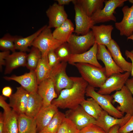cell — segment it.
<instances>
[{
	"mask_svg": "<svg viewBox=\"0 0 133 133\" xmlns=\"http://www.w3.org/2000/svg\"><path fill=\"white\" fill-rule=\"evenodd\" d=\"M112 101L119 104L116 108L123 113L133 114V97L127 87L124 85L120 90L112 95Z\"/></svg>",
	"mask_w": 133,
	"mask_h": 133,
	"instance_id": "obj_10",
	"label": "cell"
},
{
	"mask_svg": "<svg viewBox=\"0 0 133 133\" xmlns=\"http://www.w3.org/2000/svg\"><path fill=\"white\" fill-rule=\"evenodd\" d=\"M67 43L72 54H80L88 50L95 43L94 35L92 31L86 34L78 36L72 33Z\"/></svg>",
	"mask_w": 133,
	"mask_h": 133,
	"instance_id": "obj_7",
	"label": "cell"
},
{
	"mask_svg": "<svg viewBox=\"0 0 133 133\" xmlns=\"http://www.w3.org/2000/svg\"><path fill=\"white\" fill-rule=\"evenodd\" d=\"M79 133H106L101 127L94 124L88 125L80 131Z\"/></svg>",
	"mask_w": 133,
	"mask_h": 133,
	"instance_id": "obj_37",
	"label": "cell"
},
{
	"mask_svg": "<svg viewBox=\"0 0 133 133\" xmlns=\"http://www.w3.org/2000/svg\"><path fill=\"white\" fill-rule=\"evenodd\" d=\"M74 65L78 69L81 77L88 85L94 88H100L107 78L105 67L100 68L85 63H76Z\"/></svg>",
	"mask_w": 133,
	"mask_h": 133,
	"instance_id": "obj_2",
	"label": "cell"
},
{
	"mask_svg": "<svg viewBox=\"0 0 133 133\" xmlns=\"http://www.w3.org/2000/svg\"><path fill=\"white\" fill-rule=\"evenodd\" d=\"M4 125L3 114L1 112L0 114V133H3Z\"/></svg>",
	"mask_w": 133,
	"mask_h": 133,
	"instance_id": "obj_45",
	"label": "cell"
},
{
	"mask_svg": "<svg viewBox=\"0 0 133 133\" xmlns=\"http://www.w3.org/2000/svg\"><path fill=\"white\" fill-rule=\"evenodd\" d=\"M91 29L94 35L95 43L98 45H104L106 47L113 39L111 33L114 27L112 25H94Z\"/></svg>",
	"mask_w": 133,
	"mask_h": 133,
	"instance_id": "obj_20",
	"label": "cell"
},
{
	"mask_svg": "<svg viewBox=\"0 0 133 133\" xmlns=\"http://www.w3.org/2000/svg\"><path fill=\"white\" fill-rule=\"evenodd\" d=\"M37 93L43 100V107L50 105L58 97L53 82L49 77L41 82L38 86Z\"/></svg>",
	"mask_w": 133,
	"mask_h": 133,
	"instance_id": "obj_19",
	"label": "cell"
},
{
	"mask_svg": "<svg viewBox=\"0 0 133 133\" xmlns=\"http://www.w3.org/2000/svg\"><path fill=\"white\" fill-rule=\"evenodd\" d=\"M67 62H60L52 69L50 77L54 83L55 90L58 96L65 89L71 88L73 82L66 72Z\"/></svg>",
	"mask_w": 133,
	"mask_h": 133,
	"instance_id": "obj_4",
	"label": "cell"
},
{
	"mask_svg": "<svg viewBox=\"0 0 133 133\" xmlns=\"http://www.w3.org/2000/svg\"><path fill=\"white\" fill-rule=\"evenodd\" d=\"M133 131V114L123 126L119 128L118 133H128Z\"/></svg>",
	"mask_w": 133,
	"mask_h": 133,
	"instance_id": "obj_39",
	"label": "cell"
},
{
	"mask_svg": "<svg viewBox=\"0 0 133 133\" xmlns=\"http://www.w3.org/2000/svg\"><path fill=\"white\" fill-rule=\"evenodd\" d=\"M12 89L9 86H5L2 90V95L9 98L12 95Z\"/></svg>",
	"mask_w": 133,
	"mask_h": 133,
	"instance_id": "obj_43",
	"label": "cell"
},
{
	"mask_svg": "<svg viewBox=\"0 0 133 133\" xmlns=\"http://www.w3.org/2000/svg\"><path fill=\"white\" fill-rule=\"evenodd\" d=\"M18 133H36L37 124L35 118L25 114L18 115Z\"/></svg>",
	"mask_w": 133,
	"mask_h": 133,
	"instance_id": "obj_25",
	"label": "cell"
},
{
	"mask_svg": "<svg viewBox=\"0 0 133 133\" xmlns=\"http://www.w3.org/2000/svg\"><path fill=\"white\" fill-rule=\"evenodd\" d=\"M17 37L9 34L5 35L0 39V49L2 51H11L12 52L16 50L14 42Z\"/></svg>",
	"mask_w": 133,
	"mask_h": 133,
	"instance_id": "obj_34",
	"label": "cell"
},
{
	"mask_svg": "<svg viewBox=\"0 0 133 133\" xmlns=\"http://www.w3.org/2000/svg\"><path fill=\"white\" fill-rule=\"evenodd\" d=\"M65 114L66 117L70 120L80 130L89 124H95L96 121L80 105L75 109H69Z\"/></svg>",
	"mask_w": 133,
	"mask_h": 133,
	"instance_id": "obj_11",
	"label": "cell"
},
{
	"mask_svg": "<svg viewBox=\"0 0 133 133\" xmlns=\"http://www.w3.org/2000/svg\"><path fill=\"white\" fill-rule=\"evenodd\" d=\"M123 17L121 21L115 24L120 34L127 37L133 33V4L130 7L125 6L122 9Z\"/></svg>",
	"mask_w": 133,
	"mask_h": 133,
	"instance_id": "obj_18",
	"label": "cell"
},
{
	"mask_svg": "<svg viewBox=\"0 0 133 133\" xmlns=\"http://www.w3.org/2000/svg\"><path fill=\"white\" fill-rule=\"evenodd\" d=\"M105 0H76L86 14L91 17L97 11L103 8Z\"/></svg>",
	"mask_w": 133,
	"mask_h": 133,
	"instance_id": "obj_30",
	"label": "cell"
},
{
	"mask_svg": "<svg viewBox=\"0 0 133 133\" xmlns=\"http://www.w3.org/2000/svg\"><path fill=\"white\" fill-rule=\"evenodd\" d=\"M3 78L7 81H15L29 93L37 92L38 84L35 71H30L20 76L12 75L10 76H4Z\"/></svg>",
	"mask_w": 133,
	"mask_h": 133,
	"instance_id": "obj_14",
	"label": "cell"
},
{
	"mask_svg": "<svg viewBox=\"0 0 133 133\" xmlns=\"http://www.w3.org/2000/svg\"><path fill=\"white\" fill-rule=\"evenodd\" d=\"M63 43L54 37L51 28L48 26L35 39L31 46L38 49L42 56H44L48 55L50 51L55 50Z\"/></svg>",
	"mask_w": 133,
	"mask_h": 133,
	"instance_id": "obj_3",
	"label": "cell"
},
{
	"mask_svg": "<svg viewBox=\"0 0 133 133\" xmlns=\"http://www.w3.org/2000/svg\"><path fill=\"white\" fill-rule=\"evenodd\" d=\"M98 45L95 43L87 51L80 54H72L67 62L73 65L76 63H88L101 68L102 66L98 61L97 57Z\"/></svg>",
	"mask_w": 133,
	"mask_h": 133,
	"instance_id": "obj_16",
	"label": "cell"
},
{
	"mask_svg": "<svg viewBox=\"0 0 133 133\" xmlns=\"http://www.w3.org/2000/svg\"><path fill=\"white\" fill-rule=\"evenodd\" d=\"M27 54L26 52H15L9 55L6 58L4 74L10 73L15 69L26 66Z\"/></svg>",
	"mask_w": 133,
	"mask_h": 133,
	"instance_id": "obj_22",
	"label": "cell"
},
{
	"mask_svg": "<svg viewBox=\"0 0 133 133\" xmlns=\"http://www.w3.org/2000/svg\"><path fill=\"white\" fill-rule=\"evenodd\" d=\"M75 12V28L74 32L77 34L84 35L87 33L95 24L91 17L88 16L81 6L74 0Z\"/></svg>",
	"mask_w": 133,
	"mask_h": 133,
	"instance_id": "obj_8",
	"label": "cell"
},
{
	"mask_svg": "<svg viewBox=\"0 0 133 133\" xmlns=\"http://www.w3.org/2000/svg\"><path fill=\"white\" fill-rule=\"evenodd\" d=\"M120 127L119 125H115L110 129L108 133H118V130Z\"/></svg>",
	"mask_w": 133,
	"mask_h": 133,
	"instance_id": "obj_47",
	"label": "cell"
},
{
	"mask_svg": "<svg viewBox=\"0 0 133 133\" xmlns=\"http://www.w3.org/2000/svg\"><path fill=\"white\" fill-rule=\"evenodd\" d=\"M42 106V99L37 92L29 93L25 114L29 116L35 118Z\"/></svg>",
	"mask_w": 133,
	"mask_h": 133,
	"instance_id": "obj_26",
	"label": "cell"
},
{
	"mask_svg": "<svg viewBox=\"0 0 133 133\" xmlns=\"http://www.w3.org/2000/svg\"><path fill=\"white\" fill-rule=\"evenodd\" d=\"M47 26V25L44 26L32 34L26 37H17L14 42L16 50L24 52L30 50L28 47L31 46L32 43L35 39Z\"/></svg>",
	"mask_w": 133,
	"mask_h": 133,
	"instance_id": "obj_28",
	"label": "cell"
},
{
	"mask_svg": "<svg viewBox=\"0 0 133 133\" xmlns=\"http://www.w3.org/2000/svg\"><path fill=\"white\" fill-rule=\"evenodd\" d=\"M80 131L70 120L66 117L57 133H79Z\"/></svg>",
	"mask_w": 133,
	"mask_h": 133,
	"instance_id": "obj_36",
	"label": "cell"
},
{
	"mask_svg": "<svg viewBox=\"0 0 133 133\" xmlns=\"http://www.w3.org/2000/svg\"><path fill=\"white\" fill-rule=\"evenodd\" d=\"M54 51L61 62H67L72 54L67 42L63 43Z\"/></svg>",
	"mask_w": 133,
	"mask_h": 133,
	"instance_id": "obj_35",
	"label": "cell"
},
{
	"mask_svg": "<svg viewBox=\"0 0 133 133\" xmlns=\"http://www.w3.org/2000/svg\"><path fill=\"white\" fill-rule=\"evenodd\" d=\"M51 70L49 65L48 55L42 56L35 71L38 85L50 77Z\"/></svg>",
	"mask_w": 133,
	"mask_h": 133,
	"instance_id": "obj_27",
	"label": "cell"
},
{
	"mask_svg": "<svg viewBox=\"0 0 133 133\" xmlns=\"http://www.w3.org/2000/svg\"><path fill=\"white\" fill-rule=\"evenodd\" d=\"M130 3L133 4V0H128Z\"/></svg>",
	"mask_w": 133,
	"mask_h": 133,
	"instance_id": "obj_49",
	"label": "cell"
},
{
	"mask_svg": "<svg viewBox=\"0 0 133 133\" xmlns=\"http://www.w3.org/2000/svg\"><path fill=\"white\" fill-rule=\"evenodd\" d=\"M58 111V108L52 104L47 107H42L35 118L37 124V132L39 133L45 127Z\"/></svg>",
	"mask_w": 133,
	"mask_h": 133,
	"instance_id": "obj_23",
	"label": "cell"
},
{
	"mask_svg": "<svg viewBox=\"0 0 133 133\" xmlns=\"http://www.w3.org/2000/svg\"><path fill=\"white\" fill-rule=\"evenodd\" d=\"M49 20L48 26L56 28L61 25L67 18V15L64 6L55 3L50 5L46 11Z\"/></svg>",
	"mask_w": 133,
	"mask_h": 133,
	"instance_id": "obj_17",
	"label": "cell"
},
{
	"mask_svg": "<svg viewBox=\"0 0 133 133\" xmlns=\"http://www.w3.org/2000/svg\"><path fill=\"white\" fill-rule=\"evenodd\" d=\"M4 125L3 133H18V114L12 110L3 113Z\"/></svg>",
	"mask_w": 133,
	"mask_h": 133,
	"instance_id": "obj_29",
	"label": "cell"
},
{
	"mask_svg": "<svg viewBox=\"0 0 133 133\" xmlns=\"http://www.w3.org/2000/svg\"><path fill=\"white\" fill-rule=\"evenodd\" d=\"M27 54L26 67L30 71H35L40 59L41 52L37 48L32 46Z\"/></svg>",
	"mask_w": 133,
	"mask_h": 133,
	"instance_id": "obj_33",
	"label": "cell"
},
{
	"mask_svg": "<svg viewBox=\"0 0 133 133\" xmlns=\"http://www.w3.org/2000/svg\"><path fill=\"white\" fill-rule=\"evenodd\" d=\"M85 95L94 99L103 110L112 116L120 118L124 116V114L118 110L112 103L113 99L112 95L100 94L95 91V88L89 85L86 89Z\"/></svg>",
	"mask_w": 133,
	"mask_h": 133,
	"instance_id": "obj_5",
	"label": "cell"
},
{
	"mask_svg": "<svg viewBox=\"0 0 133 133\" xmlns=\"http://www.w3.org/2000/svg\"><path fill=\"white\" fill-rule=\"evenodd\" d=\"M133 133V131L129 133Z\"/></svg>",
	"mask_w": 133,
	"mask_h": 133,
	"instance_id": "obj_50",
	"label": "cell"
},
{
	"mask_svg": "<svg viewBox=\"0 0 133 133\" xmlns=\"http://www.w3.org/2000/svg\"><path fill=\"white\" fill-rule=\"evenodd\" d=\"M97 57L98 60H101L104 64L107 78L113 74L124 72L115 63L105 46L98 45Z\"/></svg>",
	"mask_w": 133,
	"mask_h": 133,
	"instance_id": "obj_12",
	"label": "cell"
},
{
	"mask_svg": "<svg viewBox=\"0 0 133 133\" xmlns=\"http://www.w3.org/2000/svg\"><path fill=\"white\" fill-rule=\"evenodd\" d=\"M10 54V51H5L0 52V70H2V66H5L6 63V59L7 56Z\"/></svg>",
	"mask_w": 133,
	"mask_h": 133,
	"instance_id": "obj_41",
	"label": "cell"
},
{
	"mask_svg": "<svg viewBox=\"0 0 133 133\" xmlns=\"http://www.w3.org/2000/svg\"><path fill=\"white\" fill-rule=\"evenodd\" d=\"M6 98L3 96H0V106L3 109L4 113L9 112L12 110L9 104L6 102Z\"/></svg>",
	"mask_w": 133,
	"mask_h": 133,
	"instance_id": "obj_40",
	"label": "cell"
},
{
	"mask_svg": "<svg viewBox=\"0 0 133 133\" xmlns=\"http://www.w3.org/2000/svg\"><path fill=\"white\" fill-rule=\"evenodd\" d=\"M65 117V114L58 111L55 114L48 124L38 133H57Z\"/></svg>",
	"mask_w": 133,
	"mask_h": 133,
	"instance_id": "obj_32",
	"label": "cell"
},
{
	"mask_svg": "<svg viewBox=\"0 0 133 133\" xmlns=\"http://www.w3.org/2000/svg\"><path fill=\"white\" fill-rule=\"evenodd\" d=\"M74 32L73 24L71 20L67 19L52 32L54 37L63 43L67 42L70 37Z\"/></svg>",
	"mask_w": 133,
	"mask_h": 133,
	"instance_id": "obj_24",
	"label": "cell"
},
{
	"mask_svg": "<svg viewBox=\"0 0 133 133\" xmlns=\"http://www.w3.org/2000/svg\"><path fill=\"white\" fill-rule=\"evenodd\" d=\"M80 105L87 114L96 120L103 110L97 102L92 98L85 100Z\"/></svg>",
	"mask_w": 133,
	"mask_h": 133,
	"instance_id": "obj_31",
	"label": "cell"
},
{
	"mask_svg": "<svg viewBox=\"0 0 133 133\" xmlns=\"http://www.w3.org/2000/svg\"><path fill=\"white\" fill-rule=\"evenodd\" d=\"M73 82L71 88L62 90L51 104L61 109H73L80 105L85 100V96L88 83L81 77H71Z\"/></svg>",
	"mask_w": 133,
	"mask_h": 133,
	"instance_id": "obj_1",
	"label": "cell"
},
{
	"mask_svg": "<svg viewBox=\"0 0 133 133\" xmlns=\"http://www.w3.org/2000/svg\"><path fill=\"white\" fill-rule=\"evenodd\" d=\"M74 0H57L58 4L60 5L64 6V5H67L70 2H72Z\"/></svg>",
	"mask_w": 133,
	"mask_h": 133,
	"instance_id": "obj_46",
	"label": "cell"
},
{
	"mask_svg": "<svg viewBox=\"0 0 133 133\" xmlns=\"http://www.w3.org/2000/svg\"><path fill=\"white\" fill-rule=\"evenodd\" d=\"M125 84L131 92L133 97V77L130 79L128 78Z\"/></svg>",
	"mask_w": 133,
	"mask_h": 133,
	"instance_id": "obj_44",
	"label": "cell"
},
{
	"mask_svg": "<svg viewBox=\"0 0 133 133\" xmlns=\"http://www.w3.org/2000/svg\"><path fill=\"white\" fill-rule=\"evenodd\" d=\"M48 57L49 65L52 69L61 62L56 54L54 50L50 51L48 53Z\"/></svg>",
	"mask_w": 133,
	"mask_h": 133,
	"instance_id": "obj_38",
	"label": "cell"
},
{
	"mask_svg": "<svg viewBox=\"0 0 133 133\" xmlns=\"http://www.w3.org/2000/svg\"><path fill=\"white\" fill-rule=\"evenodd\" d=\"M132 116L126 114L121 118H116L103 110L96 120L95 124L101 127L106 133H108L110 129L115 125H118L120 127L123 126L130 119Z\"/></svg>",
	"mask_w": 133,
	"mask_h": 133,
	"instance_id": "obj_15",
	"label": "cell"
},
{
	"mask_svg": "<svg viewBox=\"0 0 133 133\" xmlns=\"http://www.w3.org/2000/svg\"><path fill=\"white\" fill-rule=\"evenodd\" d=\"M29 95V93L21 86L9 98L10 106L17 114H25Z\"/></svg>",
	"mask_w": 133,
	"mask_h": 133,
	"instance_id": "obj_13",
	"label": "cell"
},
{
	"mask_svg": "<svg viewBox=\"0 0 133 133\" xmlns=\"http://www.w3.org/2000/svg\"><path fill=\"white\" fill-rule=\"evenodd\" d=\"M106 47L117 65L124 72H131L132 63L126 61L123 57L120 48L116 41L112 39Z\"/></svg>",
	"mask_w": 133,
	"mask_h": 133,
	"instance_id": "obj_21",
	"label": "cell"
},
{
	"mask_svg": "<svg viewBox=\"0 0 133 133\" xmlns=\"http://www.w3.org/2000/svg\"><path fill=\"white\" fill-rule=\"evenodd\" d=\"M127 39L131 40L133 41V33L130 36L127 37Z\"/></svg>",
	"mask_w": 133,
	"mask_h": 133,
	"instance_id": "obj_48",
	"label": "cell"
},
{
	"mask_svg": "<svg viewBox=\"0 0 133 133\" xmlns=\"http://www.w3.org/2000/svg\"><path fill=\"white\" fill-rule=\"evenodd\" d=\"M127 0H105L104 7L95 12L91 17L95 24L112 21L116 22V18L114 15L115 9L122 6Z\"/></svg>",
	"mask_w": 133,
	"mask_h": 133,
	"instance_id": "obj_6",
	"label": "cell"
},
{
	"mask_svg": "<svg viewBox=\"0 0 133 133\" xmlns=\"http://www.w3.org/2000/svg\"><path fill=\"white\" fill-rule=\"evenodd\" d=\"M130 75V72L113 74L107 78L97 92L101 95H109L113 91L120 90Z\"/></svg>",
	"mask_w": 133,
	"mask_h": 133,
	"instance_id": "obj_9",
	"label": "cell"
},
{
	"mask_svg": "<svg viewBox=\"0 0 133 133\" xmlns=\"http://www.w3.org/2000/svg\"><path fill=\"white\" fill-rule=\"evenodd\" d=\"M125 54L127 58L130 59L132 61V67L131 75V76L133 77V50L130 51L126 50L125 52Z\"/></svg>",
	"mask_w": 133,
	"mask_h": 133,
	"instance_id": "obj_42",
	"label": "cell"
}]
</instances>
